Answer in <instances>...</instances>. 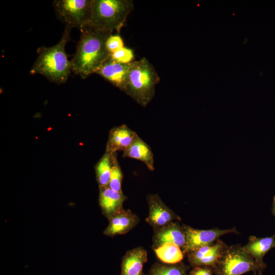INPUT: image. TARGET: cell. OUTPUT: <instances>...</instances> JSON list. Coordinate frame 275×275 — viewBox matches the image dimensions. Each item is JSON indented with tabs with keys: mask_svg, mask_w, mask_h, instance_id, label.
I'll return each mask as SVG.
<instances>
[{
	"mask_svg": "<svg viewBox=\"0 0 275 275\" xmlns=\"http://www.w3.org/2000/svg\"><path fill=\"white\" fill-rule=\"evenodd\" d=\"M185 236V243L182 249L185 255L202 246L210 245L222 236L231 233L239 234L235 227L221 229L217 227L207 230L195 229L183 224Z\"/></svg>",
	"mask_w": 275,
	"mask_h": 275,
	"instance_id": "cell-7",
	"label": "cell"
},
{
	"mask_svg": "<svg viewBox=\"0 0 275 275\" xmlns=\"http://www.w3.org/2000/svg\"><path fill=\"white\" fill-rule=\"evenodd\" d=\"M275 248V233L270 237H257L254 235L249 237L248 243L242 246L243 250L257 263L266 267L263 261L264 256Z\"/></svg>",
	"mask_w": 275,
	"mask_h": 275,
	"instance_id": "cell-17",
	"label": "cell"
},
{
	"mask_svg": "<svg viewBox=\"0 0 275 275\" xmlns=\"http://www.w3.org/2000/svg\"><path fill=\"white\" fill-rule=\"evenodd\" d=\"M188 275H215L213 268L210 266H196L191 267Z\"/></svg>",
	"mask_w": 275,
	"mask_h": 275,
	"instance_id": "cell-24",
	"label": "cell"
},
{
	"mask_svg": "<svg viewBox=\"0 0 275 275\" xmlns=\"http://www.w3.org/2000/svg\"><path fill=\"white\" fill-rule=\"evenodd\" d=\"M263 271L259 270L258 271L254 272V275H262Z\"/></svg>",
	"mask_w": 275,
	"mask_h": 275,
	"instance_id": "cell-26",
	"label": "cell"
},
{
	"mask_svg": "<svg viewBox=\"0 0 275 275\" xmlns=\"http://www.w3.org/2000/svg\"><path fill=\"white\" fill-rule=\"evenodd\" d=\"M136 134L126 124L112 128L109 132L105 152L109 153L123 152L131 144Z\"/></svg>",
	"mask_w": 275,
	"mask_h": 275,
	"instance_id": "cell-15",
	"label": "cell"
},
{
	"mask_svg": "<svg viewBox=\"0 0 275 275\" xmlns=\"http://www.w3.org/2000/svg\"><path fill=\"white\" fill-rule=\"evenodd\" d=\"M152 248L155 249L166 243L175 244L183 249L185 243L183 225L174 221L162 227L154 229Z\"/></svg>",
	"mask_w": 275,
	"mask_h": 275,
	"instance_id": "cell-10",
	"label": "cell"
},
{
	"mask_svg": "<svg viewBox=\"0 0 275 275\" xmlns=\"http://www.w3.org/2000/svg\"><path fill=\"white\" fill-rule=\"evenodd\" d=\"M94 0H56L53 6L59 18L71 28L90 26Z\"/></svg>",
	"mask_w": 275,
	"mask_h": 275,
	"instance_id": "cell-6",
	"label": "cell"
},
{
	"mask_svg": "<svg viewBox=\"0 0 275 275\" xmlns=\"http://www.w3.org/2000/svg\"><path fill=\"white\" fill-rule=\"evenodd\" d=\"M112 167L107 186L115 191L122 192V183L123 174L118 160L117 153H112Z\"/></svg>",
	"mask_w": 275,
	"mask_h": 275,
	"instance_id": "cell-21",
	"label": "cell"
},
{
	"mask_svg": "<svg viewBox=\"0 0 275 275\" xmlns=\"http://www.w3.org/2000/svg\"><path fill=\"white\" fill-rule=\"evenodd\" d=\"M265 268L248 254L241 244H236L228 245L213 270L215 275H242Z\"/></svg>",
	"mask_w": 275,
	"mask_h": 275,
	"instance_id": "cell-5",
	"label": "cell"
},
{
	"mask_svg": "<svg viewBox=\"0 0 275 275\" xmlns=\"http://www.w3.org/2000/svg\"><path fill=\"white\" fill-rule=\"evenodd\" d=\"M190 267L182 261L173 264L155 262L152 265L147 275H188Z\"/></svg>",
	"mask_w": 275,
	"mask_h": 275,
	"instance_id": "cell-19",
	"label": "cell"
},
{
	"mask_svg": "<svg viewBox=\"0 0 275 275\" xmlns=\"http://www.w3.org/2000/svg\"><path fill=\"white\" fill-rule=\"evenodd\" d=\"M160 78L153 66L145 58L132 62L122 91L145 107L153 98Z\"/></svg>",
	"mask_w": 275,
	"mask_h": 275,
	"instance_id": "cell-3",
	"label": "cell"
},
{
	"mask_svg": "<svg viewBox=\"0 0 275 275\" xmlns=\"http://www.w3.org/2000/svg\"><path fill=\"white\" fill-rule=\"evenodd\" d=\"M110 57L115 61L122 64H129L134 61L133 51L125 47L114 51Z\"/></svg>",
	"mask_w": 275,
	"mask_h": 275,
	"instance_id": "cell-22",
	"label": "cell"
},
{
	"mask_svg": "<svg viewBox=\"0 0 275 275\" xmlns=\"http://www.w3.org/2000/svg\"><path fill=\"white\" fill-rule=\"evenodd\" d=\"M146 199L149 213L145 221L153 229L174 221H181L180 217L164 203L158 194H149Z\"/></svg>",
	"mask_w": 275,
	"mask_h": 275,
	"instance_id": "cell-8",
	"label": "cell"
},
{
	"mask_svg": "<svg viewBox=\"0 0 275 275\" xmlns=\"http://www.w3.org/2000/svg\"><path fill=\"white\" fill-rule=\"evenodd\" d=\"M157 257L163 263L173 264L181 262L185 254L177 245L166 243L154 249Z\"/></svg>",
	"mask_w": 275,
	"mask_h": 275,
	"instance_id": "cell-18",
	"label": "cell"
},
{
	"mask_svg": "<svg viewBox=\"0 0 275 275\" xmlns=\"http://www.w3.org/2000/svg\"><path fill=\"white\" fill-rule=\"evenodd\" d=\"M132 62L129 64L118 63L111 57L97 70V73L112 85L123 91Z\"/></svg>",
	"mask_w": 275,
	"mask_h": 275,
	"instance_id": "cell-11",
	"label": "cell"
},
{
	"mask_svg": "<svg viewBox=\"0 0 275 275\" xmlns=\"http://www.w3.org/2000/svg\"><path fill=\"white\" fill-rule=\"evenodd\" d=\"M71 30L65 25L62 36L57 44L38 48V57L30 70L31 74H41L58 84H64L67 80L72 71V65L66 53L65 46L71 40Z\"/></svg>",
	"mask_w": 275,
	"mask_h": 275,
	"instance_id": "cell-2",
	"label": "cell"
},
{
	"mask_svg": "<svg viewBox=\"0 0 275 275\" xmlns=\"http://www.w3.org/2000/svg\"><path fill=\"white\" fill-rule=\"evenodd\" d=\"M133 8L131 0H94L90 26L104 33L119 32Z\"/></svg>",
	"mask_w": 275,
	"mask_h": 275,
	"instance_id": "cell-4",
	"label": "cell"
},
{
	"mask_svg": "<svg viewBox=\"0 0 275 275\" xmlns=\"http://www.w3.org/2000/svg\"><path fill=\"white\" fill-rule=\"evenodd\" d=\"M122 157L140 160L151 171L155 169L154 155L152 150L150 146L138 134L130 146L123 152Z\"/></svg>",
	"mask_w": 275,
	"mask_h": 275,
	"instance_id": "cell-16",
	"label": "cell"
},
{
	"mask_svg": "<svg viewBox=\"0 0 275 275\" xmlns=\"http://www.w3.org/2000/svg\"><path fill=\"white\" fill-rule=\"evenodd\" d=\"M109 224L103 231L107 236L123 235L133 229L139 223V217L130 210L123 208L116 213L109 220Z\"/></svg>",
	"mask_w": 275,
	"mask_h": 275,
	"instance_id": "cell-12",
	"label": "cell"
},
{
	"mask_svg": "<svg viewBox=\"0 0 275 275\" xmlns=\"http://www.w3.org/2000/svg\"><path fill=\"white\" fill-rule=\"evenodd\" d=\"M106 48L111 54L124 47L122 38L119 35H109L105 42Z\"/></svg>",
	"mask_w": 275,
	"mask_h": 275,
	"instance_id": "cell-23",
	"label": "cell"
},
{
	"mask_svg": "<svg viewBox=\"0 0 275 275\" xmlns=\"http://www.w3.org/2000/svg\"><path fill=\"white\" fill-rule=\"evenodd\" d=\"M112 167V153L105 152L95 166L96 181L99 186H107Z\"/></svg>",
	"mask_w": 275,
	"mask_h": 275,
	"instance_id": "cell-20",
	"label": "cell"
},
{
	"mask_svg": "<svg viewBox=\"0 0 275 275\" xmlns=\"http://www.w3.org/2000/svg\"><path fill=\"white\" fill-rule=\"evenodd\" d=\"M228 245L220 239L214 243L196 249L186 254L189 265L196 266H210L213 268Z\"/></svg>",
	"mask_w": 275,
	"mask_h": 275,
	"instance_id": "cell-9",
	"label": "cell"
},
{
	"mask_svg": "<svg viewBox=\"0 0 275 275\" xmlns=\"http://www.w3.org/2000/svg\"><path fill=\"white\" fill-rule=\"evenodd\" d=\"M76 50L71 60L72 72L85 79L95 73L111 56L105 42L112 35L102 33L88 26L80 31Z\"/></svg>",
	"mask_w": 275,
	"mask_h": 275,
	"instance_id": "cell-1",
	"label": "cell"
},
{
	"mask_svg": "<svg viewBox=\"0 0 275 275\" xmlns=\"http://www.w3.org/2000/svg\"><path fill=\"white\" fill-rule=\"evenodd\" d=\"M271 211H272V214L275 216V195L273 198Z\"/></svg>",
	"mask_w": 275,
	"mask_h": 275,
	"instance_id": "cell-25",
	"label": "cell"
},
{
	"mask_svg": "<svg viewBox=\"0 0 275 275\" xmlns=\"http://www.w3.org/2000/svg\"><path fill=\"white\" fill-rule=\"evenodd\" d=\"M99 205L103 215L109 220L123 208L127 197L123 192L113 190L107 186H99Z\"/></svg>",
	"mask_w": 275,
	"mask_h": 275,
	"instance_id": "cell-13",
	"label": "cell"
},
{
	"mask_svg": "<svg viewBox=\"0 0 275 275\" xmlns=\"http://www.w3.org/2000/svg\"><path fill=\"white\" fill-rule=\"evenodd\" d=\"M147 260V252L142 246L128 250L122 258L120 275H147L143 266Z\"/></svg>",
	"mask_w": 275,
	"mask_h": 275,
	"instance_id": "cell-14",
	"label": "cell"
}]
</instances>
